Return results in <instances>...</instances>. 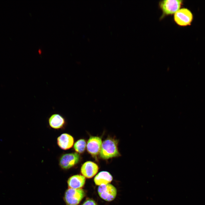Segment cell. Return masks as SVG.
<instances>
[{
	"mask_svg": "<svg viewBox=\"0 0 205 205\" xmlns=\"http://www.w3.org/2000/svg\"><path fill=\"white\" fill-rule=\"evenodd\" d=\"M85 195V192L81 188H69L65 193L64 199L66 205H78Z\"/></svg>",
	"mask_w": 205,
	"mask_h": 205,
	"instance_id": "cell-2",
	"label": "cell"
},
{
	"mask_svg": "<svg viewBox=\"0 0 205 205\" xmlns=\"http://www.w3.org/2000/svg\"><path fill=\"white\" fill-rule=\"evenodd\" d=\"M81 205H97L95 202L91 199L86 200Z\"/></svg>",
	"mask_w": 205,
	"mask_h": 205,
	"instance_id": "cell-14",
	"label": "cell"
},
{
	"mask_svg": "<svg viewBox=\"0 0 205 205\" xmlns=\"http://www.w3.org/2000/svg\"><path fill=\"white\" fill-rule=\"evenodd\" d=\"M85 178L83 176L77 175L70 177L67 181L69 188L77 189L81 188L85 183Z\"/></svg>",
	"mask_w": 205,
	"mask_h": 205,
	"instance_id": "cell-10",
	"label": "cell"
},
{
	"mask_svg": "<svg viewBox=\"0 0 205 205\" xmlns=\"http://www.w3.org/2000/svg\"><path fill=\"white\" fill-rule=\"evenodd\" d=\"M50 126L55 129H59L63 128L65 123L64 118L58 114H54L51 116L48 119Z\"/></svg>",
	"mask_w": 205,
	"mask_h": 205,
	"instance_id": "cell-12",
	"label": "cell"
},
{
	"mask_svg": "<svg viewBox=\"0 0 205 205\" xmlns=\"http://www.w3.org/2000/svg\"><path fill=\"white\" fill-rule=\"evenodd\" d=\"M57 144L59 147L64 150L71 148L73 144L74 139L71 135L67 133L62 134L57 138Z\"/></svg>",
	"mask_w": 205,
	"mask_h": 205,
	"instance_id": "cell-9",
	"label": "cell"
},
{
	"mask_svg": "<svg viewBox=\"0 0 205 205\" xmlns=\"http://www.w3.org/2000/svg\"><path fill=\"white\" fill-rule=\"evenodd\" d=\"M38 53H39V54H42V52L41 50V49H39L38 50Z\"/></svg>",
	"mask_w": 205,
	"mask_h": 205,
	"instance_id": "cell-15",
	"label": "cell"
},
{
	"mask_svg": "<svg viewBox=\"0 0 205 205\" xmlns=\"http://www.w3.org/2000/svg\"><path fill=\"white\" fill-rule=\"evenodd\" d=\"M98 170V166L96 163L91 161H87L82 165L81 172L85 177L90 178L97 173Z\"/></svg>",
	"mask_w": 205,
	"mask_h": 205,
	"instance_id": "cell-8",
	"label": "cell"
},
{
	"mask_svg": "<svg viewBox=\"0 0 205 205\" xmlns=\"http://www.w3.org/2000/svg\"><path fill=\"white\" fill-rule=\"evenodd\" d=\"M102 141L99 137L91 136L88 140L87 145L88 152L93 157L96 158L101 149Z\"/></svg>",
	"mask_w": 205,
	"mask_h": 205,
	"instance_id": "cell-7",
	"label": "cell"
},
{
	"mask_svg": "<svg viewBox=\"0 0 205 205\" xmlns=\"http://www.w3.org/2000/svg\"><path fill=\"white\" fill-rule=\"evenodd\" d=\"M182 1L165 0L160 2L159 5L164 15H172L179 9Z\"/></svg>",
	"mask_w": 205,
	"mask_h": 205,
	"instance_id": "cell-3",
	"label": "cell"
},
{
	"mask_svg": "<svg viewBox=\"0 0 205 205\" xmlns=\"http://www.w3.org/2000/svg\"><path fill=\"white\" fill-rule=\"evenodd\" d=\"M98 192L101 198L108 202L113 200L117 195L116 189L110 184L99 186L98 188Z\"/></svg>",
	"mask_w": 205,
	"mask_h": 205,
	"instance_id": "cell-6",
	"label": "cell"
},
{
	"mask_svg": "<svg viewBox=\"0 0 205 205\" xmlns=\"http://www.w3.org/2000/svg\"><path fill=\"white\" fill-rule=\"evenodd\" d=\"M80 158L79 154L76 153L64 154L60 159L59 165L63 169H68L77 164Z\"/></svg>",
	"mask_w": 205,
	"mask_h": 205,
	"instance_id": "cell-5",
	"label": "cell"
},
{
	"mask_svg": "<svg viewBox=\"0 0 205 205\" xmlns=\"http://www.w3.org/2000/svg\"><path fill=\"white\" fill-rule=\"evenodd\" d=\"M118 140L112 138L106 139L102 142L99 153L104 159L119 156L120 154L118 148Z\"/></svg>",
	"mask_w": 205,
	"mask_h": 205,
	"instance_id": "cell-1",
	"label": "cell"
},
{
	"mask_svg": "<svg viewBox=\"0 0 205 205\" xmlns=\"http://www.w3.org/2000/svg\"><path fill=\"white\" fill-rule=\"evenodd\" d=\"M112 179V177L109 173L106 171H102L95 176L94 180L96 185L100 186L109 184Z\"/></svg>",
	"mask_w": 205,
	"mask_h": 205,
	"instance_id": "cell-11",
	"label": "cell"
},
{
	"mask_svg": "<svg viewBox=\"0 0 205 205\" xmlns=\"http://www.w3.org/2000/svg\"><path fill=\"white\" fill-rule=\"evenodd\" d=\"M86 145V142L84 139H80L75 143L74 148L77 152L82 153L85 151Z\"/></svg>",
	"mask_w": 205,
	"mask_h": 205,
	"instance_id": "cell-13",
	"label": "cell"
},
{
	"mask_svg": "<svg viewBox=\"0 0 205 205\" xmlns=\"http://www.w3.org/2000/svg\"><path fill=\"white\" fill-rule=\"evenodd\" d=\"M193 19L191 12L187 9L183 8L179 9L174 15L175 22L181 26L190 25Z\"/></svg>",
	"mask_w": 205,
	"mask_h": 205,
	"instance_id": "cell-4",
	"label": "cell"
}]
</instances>
